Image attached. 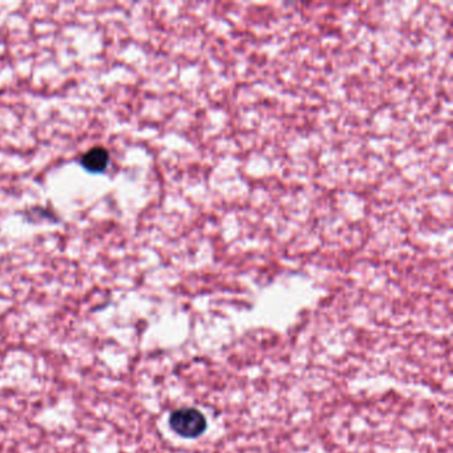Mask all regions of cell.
Masks as SVG:
<instances>
[{"label": "cell", "mask_w": 453, "mask_h": 453, "mask_svg": "<svg viewBox=\"0 0 453 453\" xmlns=\"http://www.w3.org/2000/svg\"><path fill=\"white\" fill-rule=\"evenodd\" d=\"M81 167L91 173H102L109 162V153L104 147H92L80 159Z\"/></svg>", "instance_id": "obj_2"}, {"label": "cell", "mask_w": 453, "mask_h": 453, "mask_svg": "<svg viewBox=\"0 0 453 453\" xmlns=\"http://www.w3.org/2000/svg\"><path fill=\"white\" fill-rule=\"evenodd\" d=\"M169 425L185 439L200 437L207 427L204 413L195 408H179L170 413Z\"/></svg>", "instance_id": "obj_1"}]
</instances>
